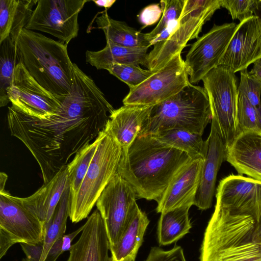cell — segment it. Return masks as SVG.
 <instances>
[{
    "label": "cell",
    "instance_id": "35",
    "mask_svg": "<svg viewBox=\"0 0 261 261\" xmlns=\"http://www.w3.org/2000/svg\"><path fill=\"white\" fill-rule=\"evenodd\" d=\"M240 76L238 93L244 95L261 114V81L252 76L247 69L241 71Z\"/></svg>",
    "mask_w": 261,
    "mask_h": 261
},
{
    "label": "cell",
    "instance_id": "38",
    "mask_svg": "<svg viewBox=\"0 0 261 261\" xmlns=\"http://www.w3.org/2000/svg\"><path fill=\"white\" fill-rule=\"evenodd\" d=\"M162 10L159 4H151L145 7L138 15L140 22L143 28L155 24L161 19Z\"/></svg>",
    "mask_w": 261,
    "mask_h": 261
},
{
    "label": "cell",
    "instance_id": "2",
    "mask_svg": "<svg viewBox=\"0 0 261 261\" xmlns=\"http://www.w3.org/2000/svg\"><path fill=\"white\" fill-rule=\"evenodd\" d=\"M191 160L186 153L152 135H139L122 149L117 173L138 197L158 202L175 174Z\"/></svg>",
    "mask_w": 261,
    "mask_h": 261
},
{
    "label": "cell",
    "instance_id": "28",
    "mask_svg": "<svg viewBox=\"0 0 261 261\" xmlns=\"http://www.w3.org/2000/svg\"><path fill=\"white\" fill-rule=\"evenodd\" d=\"M152 136L162 143L186 153L191 160H204L206 156L208 141H203L200 135L171 129Z\"/></svg>",
    "mask_w": 261,
    "mask_h": 261
},
{
    "label": "cell",
    "instance_id": "19",
    "mask_svg": "<svg viewBox=\"0 0 261 261\" xmlns=\"http://www.w3.org/2000/svg\"><path fill=\"white\" fill-rule=\"evenodd\" d=\"M84 225L80 237L71 246L66 261H111L108 235L97 209L91 214Z\"/></svg>",
    "mask_w": 261,
    "mask_h": 261
},
{
    "label": "cell",
    "instance_id": "17",
    "mask_svg": "<svg viewBox=\"0 0 261 261\" xmlns=\"http://www.w3.org/2000/svg\"><path fill=\"white\" fill-rule=\"evenodd\" d=\"M207 140V155L203 164L194 202V205L201 210L211 207L218 172L222 163L226 160L227 146L219 124L214 117H212L211 132Z\"/></svg>",
    "mask_w": 261,
    "mask_h": 261
},
{
    "label": "cell",
    "instance_id": "15",
    "mask_svg": "<svg viewBox=\"0 0 261 261\" xmlns=\"http://www.w3.org/2000/svg\"><path fill=\"white\" fill-rule=\"evenodd\" d=\"M216 205L231 212L251 215L257 221L261 213V181L231 174L219 182Z\"/></svg>",
    "mask_w": 261,
    "mask_h": 261
},
{
    "label": "cell",
    "instance_id": "12",
    "mask_svg": "<svg viewBox=\"0 0 261 261\" xmlns=\"http://www.w3.org/2000/svg\"><path fill=\"white\" fill-rule=\"evenodd\" d=\"M131 185L117 173L99 197L96 205L103 220L110 247L118 242L136 202Z\"/></svg>",
    "mask_w": 261,
    "mask_h": 261
},
{
    "label": "cell",
    "instance_id": "18",
    "mask_svg": "<svg viewBox=\"0 0 261 261\" xmlns=\"http://www.w3.org/2000/svg\"><path fill=\"white\" fill-rule=\"evenodd\" d=\"M204 161L191 160L178 171L158 202L157 213L194 205Z\"/></svg>",
    "mask_w": 261,
    "mask_h": 261
},
{
    "label": "cell",
    "instance_id": "37",
    "mask_svg": "<svg viewBox=\"0 0 261 261\" xmlns=\"http://www.w3.org/2000/svg\"><path fill=\"white\" fill-rule=\"evenodd\" d=\"M144 261H186L184 251L180 246H175L165 251L159 247H152Z\"/></svg>",
    "mask_w": 261,
    "mask_h": 261
},
{
    "label": "cell",
    "instance_id": "6",
    "mask_svg": "<svg viewBox=\"0 0 261 261\" xmlns=\"http://www.w3.org/2000/svg\"><path fill=\"white\" fill-rule=\"evenodd\" d=\"M120 145L105 129L95 153L76 194L71 197L69 218L76 223L87 218L101 193L117 173Z\"/></svg>",
    "mask_w": 261,
    "mask_h": 261
},
{
    "label": "cell",
    "instance_id": "45",
    "mask_svg": "<svg viewBox=\"0 0 261 261\" xmlns=\"http://www.w3.org/2000/svg\"><path fill=\"white\" fill-rule=\"evenodd\" d=\"M94 4L99 7H103L106 9L110 8L116 2V0H93Z\"/></svg>",
    "mask_w": 261,
    "mask_h": 261
},
{
    "label": "cell",
    "instance_id": "8",
    "mask_svg": "<svg viewBox=\"0 0 261 261\" xmlns=\"http://www.w3.org/2000/svg\"><path fill=\"white\" fill-rule=\"evenodd\" d=\"M45 223L22 198L0 191V258L16 243L36 244L44 241Z\"/></svg>",
    "mask_w": 261,
    "mask_h": 261
},
{
    "label": "cell",
    "instance_id": "40",
    "mask_svg": "<svg viewBox=\"0 0 261 261\" xmlns=\"http://www.w3.org/2000/svg\"><path fill=\"white\" fill-rule=\"evenodd\" d=\"M179 26V19L172 21L152 41L151 45L157 42L166 40L177 30Z\"/></svg>",
    "mask_w": 261,
    "mask_h": 261
},
{
    "label": "cell",
    "instance_id": "32",
    "mask_svg": "<svg viewBox=\"0 0 261 261\" xmlns=\"http://www.w3.org/2000/svg\"><path fill=\"white\" fill-rule=\"evenodd\" d=\"M237 136L247 131L261 133V114L242 94L238 93L237 112Z\"/></svg>",
    "mask_w": 261,
    "mask_h": 261
},
{
    "label": "cell",
    "instance_id": "36",
    "mask_svg": "<svg viewBox=\"0 0 261 261\" xmlns=\"http://www.w3.org/2000/svg\"><path fill=\"white\" fill-rule=\"evenodd\" d=\"M254 0H221V7L228 10L233 19L240 22L254 15Z\"/></svg>",
    "mask_w": 261,
    "mask_h": 261
},
{
    "label": "cell",
    "instance_id": "3",
    "mask_svg": "<svg viewBox=\"0 0 261 261\" xmlns=\"http://www.w3.org/2000/svg\"><path fill=\"white\" fill-rule=\"evenodd\" d=\"M66 44L24 28L17 42L21 62L30 75L61 101L69 93L73 63Z\"/></svg>",
    "mask_w": 261,
    "mask_h": 261
},
{
    "label": "cell",
    "instance_id": "26",
    "mask_svg": "<svg viewBox=\"0 0 261 261\" xmlns=\"http://www.w3.org/2000/svg\"><path fill=\"white\" fill-rule=\"evenodd\" d=\"M97 28L102 30L106 41L132 48H148L150 46L146 33H142L125 22L113 19L105 11L96 17Z\"/></svg>",
    "mask_w": 261,
    "mask_h": 261
},
{
    "label": "cell",
    "instance_id": "13",
    "mask_svg": "<svg viewBox=\"0 0 261 261\" xmlns=\"http://www.w3.org/2000/svg\"><path fill=\"white\" fill-rule=\"evenodd\" d=\"M7 94L14 108L38 119L55 114L62 102L41 86L21 62L15 68Z\"/></svg>",
    "mask_w": 261,
    "mask_h": 261
},
{
    "label": "cell",
    "instance_id": "41",
    "mask_svg": "<svg viewBox=\"0 0 261 261\" xmlns=\"http://www.w3.org/2000/svg\"><path fill=\"white\" fill-rule=\"evenodd\" d=\"M63 253L62 250V237L59 238L49 250L44 261H56L58 257Z\"/></svg>",
    "mask_w": 261,
    "mask_h": 261
},
{
    "label": "cell",
    "instance_id": "42",
    "mask_svg": "<svg viewBox=\"0 0 261 261\" xmlns=\"http://www.w3.org/2000/svg\"><path fill=\"white\" fill-rule=\"evenodd\" d=\"M84 225L81 226L74 231L67 234H64L62 237V250L64 252L66 251H70L71 247V242L75 237L81 232H82Z\"/></svg>",
    "mask_w": 261,
    "mask_h": 261
},
{
    "label": "cell",
    "instance_id": "34",
    "mask_svg": "<svg viewBox=\"0 0 261 261\" xmlns=\"http://www.w3.org/2000/svg\"><path fill=\"white\" fill-rule=\"evenodd\" d=\"M185 0H162L160 1L162 16L156 26L146 33L147 40L152 41L173 21L178 20L182 11Z\"/></svg>",
    "mask_w": 261,
    "mask_h": 261
},
{
    "label": "cell",
    "instance_id": "44",
    "mask_svg": "<svg viewBox=\"0 0 261 261\" xmlns=\"http://www.w3.org/2000/svg\"><path fill=\"white\" fill-rule=\"evenodd\" d=\"M253 240L255 243L261 244V213L258 219L256 222L253 234Z\"/></svg>",
    "mask_w": 261,
    "mask_h": 261
},
{
    "label": "cell",
    "instance_id": "43",
    "mask_svg": "<svg viewBox=\"0 0 261 261\" xmlns=\"http://www.w3.org/2000/svg\"><path fill=\"white\" fill-rule=\"evenodd\" d=\"M253 66L249 73L255 79L261 81V57L253 62Z\"/></svg>",
    "mask_w": 261,
    "mask_h": 261
},
{
    "label": "cell",
    "instance_id": "30",
    "mask_svg": "<svg viewBox=\"0 0 261 261\" xmlns=\"http://www.w3.org/2000/svg\"><path fill=\"white\" fill-rule=\"evenodd\" d=\"M0 106L5 107L10 102L7 90L12 82L16 65L21 61L17 44L8 37L0 44Z\"/></svg>",
    "mask_w": 261,
    "mask_h": 261
},
{
    "label": "cell",
    "instance_id": "7",
    "mask_svg": "<svg viewBox=\"0 0 261 261\" xmlns=\"http://www.w3.org/2000/svg\"><path fill=\"white\" fill-rule=\"evenodd\" d=\"M221 7V0H185L177 30L165 41L153 45L144 66L156 71L174 55L181 53L189 41L198 38L204 23Z\"/></svg>",
    "mask_w": 261,
    "mask_h": 261
},
{
    "label": "cell",
    "instance_id": "27",
    "mask_svg": "<svg viewBox=\"0 0 261 261\" xmlns=\"http://www.w3.org/2000/svg\"><path fill=\"white\" fill-rule=\"evenodd\" d=\"M189 207H181L161 213L157 234L160 245L176 242L189 232L192 227L189 216Z\"/></svg>",
    "mask_w": 261,
    "mask_h": 261
},
{
    "label": "cell",
    "instance_id": "25",
    "mask_svg": "<svg viewBox=\"0 0 261 261\" xmlns=\"http://www.w3.org/2000/svg\"><path fill=\"white\" fill-rule=\"evenodd\" d=\"M105 47L98 51L87 50L86 61L97 69L108 70L113 64H141L144 66L148 48H132L106 41Z\"/></svg>",
    "mask_w": 261,
    "mask_h": 261
},
{
    "label": "cell",
    "instance_id": "4",
    "mask_svg": "<svg viewBox=\"0 0 261 261\" xmlns=\"http://www.w3.org/2000/svg\"><path fill=\"white\" fill-rule=\"evenodd\" d=\"M256 219L215 205L205 228L199 261H261V244L253 240Z\"/></svg>",
    "mask_w": 261,
    "mask_h": 261
},
{
    "label": "cell",
    "instance_id": "22",
    "mask_svg": "<svg viewBox=\"0 0 261 261\" xmlns=\"http://www.w3.org/2000/svg\"><path fill=\"white\" fill-rule=\"evenodd\" d=\"M69 184L67 165L64 166L47 184L31 196L22 198L23 202L45 225L47 224L61 197Z\"/></svg>",
    "mask_w": 261,
    "mask_h": 261
},
{
    "label": "cell",
    "instance_id": "14",
    "mask_svg": "<svg viewBox=\"0 0 261 261\" xmlns=\"http://www.w3.org/2000/svg\"><path fill=\"white\" fill-rule=\"evenodd\" d=\"M237 26L234 22L215 24L192 45L185 61L190 83H198L219 65Z\"/></svg>",
    "mask_w": 261,
    "mask_h": 261
},
{
    "label": "cell",
    "instance_id": "10",
    "mask_svg": "<svg viewBox=\"0 0 261 261\" xmlns=\"http://www.w3.org/2000/svg\"><path fill=\"white\" fill-rule=\"evenodd\" d=\"M189 83L185 61L180 53L142 83L129 89L122 102L124 105L154 106L177 94Z\"/></svg>",
    "mask_w": 261,
    "mask_h": 261
},
{
    "label": "cell",
    "instance_id": "46",
    "mask_svg": "<svg viewBox=\"0 0 261 261\" xmlns=\"http://www.w3.org/2000/svg\"><path fill=\"white\" fill-rule=\"evenodd\" d=\"M253 14L259 18L261 22V0L255 1L253 8Z\"/></svg>",
    "mask_w": 261,
    "mask_h": 261
},
{
    "label": "cell",
    "instance_id": "1",
    "mask_svg": "<svg viewBox=\"0 0 261 261\" xmlns=\"http://www.w3.org/2000/svg\"><path fill=\"white\" fill-rule=\"evenodd\" d=\"M73 76L69 93L49 118L38 119L8 107L11 135L23 142L37 161L43 184L97 138L115 110L94 80L75 63Z\"/></svg>",
    "mask_w": 261,
    "mask_h": 261
},
{
    "label": "cell",
    "instance_id": "20",
    "mask_svg": "<svg viewBox=\"0 0 261 261\" xmlns=\"http://www.w3.org/2000/svg\"><path fill=\"white\" fill-rule=\"evenodd\" d=\"M226 161L240 174L261 181V133L247 131L238 135L227 148Z\"/></svg>",
    "mask_w": 261,
    "mask_h": 261
},
{
    "label": "cell",
    "instance_id": "47",
    "mask_svg": "<svg viewBox=\"0 0 261 261\" xmlns=\"http://www.w3.org/2000/svg\"><path fill=\"white\" fill-rule=\"evenodd\" d=\"M0 177V191H3L5 190V186L8 178V176L5 173L1 172Z\"/></svg>",
    "mask_w": 261,
    "mask_h": 261
},
{
    "label": "cell",
    "instance_id": "39",
    "mask_svg": "<svg viewBox=\"0 0 261 261\" xmlns=\"http://www.w3.org/2000/svg\"><path fill=\"white\" fill-rule=\"evenodd\" d=\"M20 246L26 255L22 261H41L44 248V241L36 244L20 243Z\"/></svg>",
    "mask_w": 261,
    "mask_h": 261
},
{
    "label": "cell",
    "instance_id": "9",
    "mask_svg": "<svg viewBox=\"0 0 261 261\" xmlns=\"http://www.w3.org/2000/svg\"><path fill=\"white\" fill-rule=\"evenodd\" d=\"M202 81L212 117L217 121L228 148L237 136V77L228 67L218 65L207 73Z\"/></svg>",
    "mask_w": 261,
    "mask_h": 261
},
{
    "label": "cell",
    "instance_id": "11",
    "mask_svg": "<svg viewBox=\"0 0 261 261\" xmlns=\"http://www.w3.org/2000/svg\"><path fill=\"white\" fill-rule=\"evenodd\" d=\"M88 2L38 0L25 28L49 34L67 45L78 35V16Z\"/></svg>",
    "mask_w": 261,
    "mask_h": 261
},
{
    "label": "cell",
    "instance_id": "33",
    "mask_svg": "<svg viewBox=\"0 0 261 261\" xmlns=\"http://www.w3.org/2000/svg\"><path fill=\"white\" fill-rule=\"evenodd\" d=\"M107 70L126 83L129 89L138 86L155 72L143 69L139 65L134 64H113Z\"/></svg>",
    "mask_w": 261,
    "mask_h": 261
},
{
    "label": "cell",
    "instance_id": "16",
    "mask_svg": "<svg viewBox=\"0 0 261 261\" xmlns=\"http://www.w3.org/2000/svg\"><path fill=\"white\" fill-rule=\"evenodd\" d=\"M261 57V22L253 15L240 22L219 65L228 67L234 73L247 69Z\"/></svg>",
    "mask_w": 261,
    "mask_h": 261
},
{
    "label": "cell",
    "instance_id": "23",
    "mask_svg": "<svg viewBox=\"0 0 261 261\" xmlns=\"http://www.w3.org/2000/svg\"><path fill=\"white\" fill-rule=\"evenodd\" d=\"M149 223L146 214L136 203L118 242L110 247L111 261H135Z\"/></svg>",
    "mask_w": 261,
    "mask_h": 261
},
{
    "label": "cell",
    "instance_id": "5",
    "mask_svg": "<svg viewBox=\"0 0 261 261\" xmlns=\"http://www.w3.org/2000/svg\"><path fill=\"white\" fill-rule=\"evenodd\" d=\"M212 120L208 96L204 88L189 83L180 91L152 106L139 135H153L171 129L202 135Z\"/></svg>",
    "mask_w": 261,
    "mask_h": 261
},
{
    "label": "cell",
    "instance_id": "31",
    "mask_svg": "<svg viewBox=\"0 0 261 261\" xmlns=\"http://www.w3.org/2000/svg\"><path fill=\"white\" fill-rule=\"evenodd\" d=\"M102 130L97 138L79 151L67 165L71 197L77 193L88 171L102 137Z\"/></svg>",
    "mask_w": 261,
    "mask_h": 261
},
{
    "label": "cell",
    "instance_id": "29",
    "mask_svg": "<svg viewBox=\"0 0 261 261\" xmlns=\"http://www.w3.org/2000/svg\"><path fill=\"white\" fill-rule=\"evenodd\" d=\"M71 193L69 184L64 192L49 222L45 225L44 248L41 261H44L54 243L63 237L69 217Z\"/></svg>",
    "mask_w": 261,
    "mask_h": 261
},
{
    "label": "cell",
    "instance_id": "24",
    "mask_svg": "<svg viewBox=\"0 0 261 261\" xmlns=\"http://www.w3.org/2000/svg\"><path fill=\"white\" fill-rule=\"evenodd\" d=\"M38 0H0V44L10 37L17 44Z\"/></svg>",
    "mask_w": 261,
    "mask_h": 261
},
{
    "label": "cell",
    "instance_id": "21",
    "mask_svg": "<svg viewBox=\"0 0 261 261\" xmlns=\"http://www.w3.org/2000/svg\"><path fill=\"white\" fill-rule=\"evenodd\" d=\"M152 106L124 105L115 110L105 130L121 146L127 149L137 138Z\"/></svg>",
    "mask_w": 261,
    "mask_h": 261
}]
</instances>
